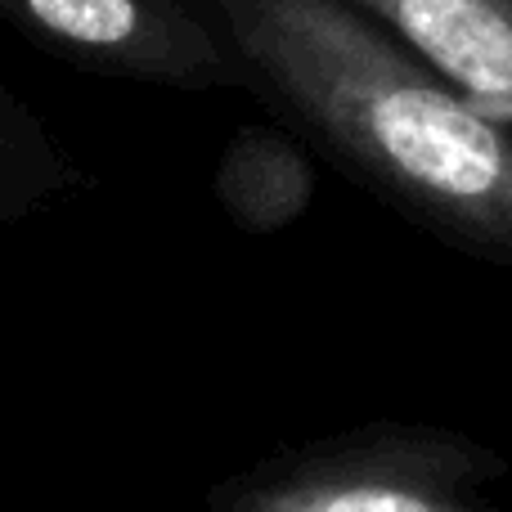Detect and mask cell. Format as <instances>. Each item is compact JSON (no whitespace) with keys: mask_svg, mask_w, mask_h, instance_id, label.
Instances as JSON below:
<instances>
[{"mask_svg":"<svg viewBox=\"0 0 512 512\" xmlns=\"http://www.w3.org/2000/svg\"><path fill=\"white\" fill-rule=\"evenodd\" d=\"M212 189L239 230L279 234L315 203V162L288 131L252 122L230 135Z\"/></svg>","mask_w":512,"mask_h":512,"instance_id":"cell-5","label":"cell"},{"mask_svg":"<svg viewBox=\"0 0 512 512\" xmlns=\"http://www.w3.org/2000/svg\"><path fill=\"white\" fill-rule=\"evenodd\" d=\"M270 99L445 239L512 265V140L351 0H207Z\"/></svg>","mask_w":512,"mask_h":512,"instance_id":"cell-1","label":"cell"},{"mask_svg":"<svg viewBox=\"0 0 512 512\" xmlns=\"http://www.w3.org/2000/svg\"><path fill=\"white\" fill-rule=\"evenodd\" d=\"M512 140V0H351Z\"/></svg>","mask_w":512,"mask_h":512,"instance_id":"cell-4","label":"cell"},{"mask_svg":"<svg viewBox=\"0 0 512 512\" xmlns=\"http://www.w3.org/2000/svg\"><path fill=\"white\" fill-rule=\"evenodd\" d=\"M63 180V158L50 144L41 117L0 81V189H45Z\"/></svg>","mask_w":512,"mask_h":512,"instance_id":"cell-6","label":"cell"},{"mask_svg":"<svg viewBox=\"0 0 512 512\" xmlns=\"http://www.w3.org/2000/svg\"><path fill=\"white\" fill-rule=\"evenodd\" d=\"M0 23L90 77L167 90H252L207 0H0Z\"/></svg>","mask_w":512,"mask_h":512,"instance_id":"cell-2","label":"cell"},{"mask_svg":"<svg viewBox=\"0 0 512 512\" xmlns=\"http://www.w3.org/2000/svg\"><path fill=\"white\" fill-rule=\"evenodd\" d=\"M472 454L441 441H373L270 463L216 486L212 512H499L463 490Z\"/></svg>","mask_w":512,"mask_h":512,"instance_id":"cell-3","label":"cell"}]
</instances>
